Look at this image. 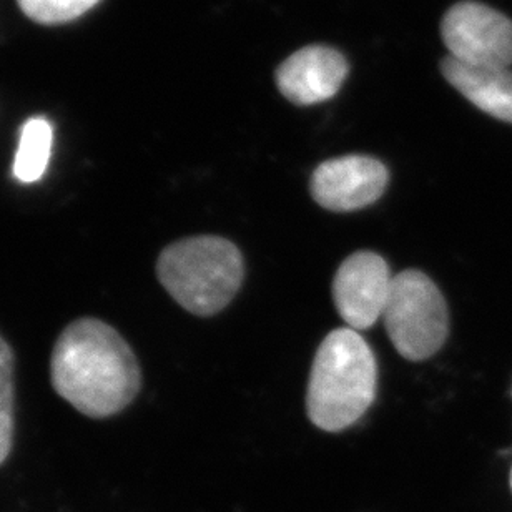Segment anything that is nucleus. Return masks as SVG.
<instances>
[{"label": "nucleus", "instance_id": "f8f14e48", "mask_svg": "<svg viewBox=\"0 0 512 512\" xmlns=\"http://www.w3.org/2000/svg\"><path fill=\"white\" fill-rule=\"evenodd\" d=\"M25 15L40 24H65L92 9L99 0H17Z\"/></svg>", "mask_w": 512, "mask_h": 512}, {"label": "nucleus", "instance_id": "f03ea898", "mask_svg": "<svg viewBox=\"0 0 512 512\" xmlns=\"http://www.w3.org/2000/svg\"><path fill=\"white\" fill-rule=\"evenodd\" d=\"M378 366L370 345L351 328L331 331L316 351L306 411L311 423L336 433L350 428L376 396Z\"/></svg>", "mask_w": 512, "mask_h": 512}, {"label": "nucleus", "instance_id": "39448f33", "mask_svg": "<svg viewBox=\"0 0 512 512\" xmlns=\"http://www.w3.org/2000/svg\"><path fill=\"white\" fill-rule=\"evenodd\" d=\"M441 37L449 57L476 67L512 64V20L476 0L454 4L441 20Z\"/></svg>", "mask_w": 512, "mask_h": 512}, {"label": "nucleus", "instance_id": "6e6552de", "mask_svg": "<svg viewBox=\"0 0 512 512\" xmlns=\"http://www.w3.org/2000/svg\"><path fill=\"white\" fill-rule=\"evenodd\" d=\"M350 72L345 55L326 45H308L276 70V85L291 104L308 107L333 99Z\"/></svg>", "mask_w": 512, "mask_h": 512}, {"label": "nucleus", "instance_id": "ddd939ff", "mask_svg": "<svg viewBox=\"0 0 512 512\" xmlns=\"http://www.w3.org/2000/svg\"><path fill=\"white\" fill-rule=\"evenodd\" d=\"M511 488H512V471H511Z\"/></svg>", "mask_w": 512, "mask_h": 512}, {"label": "nucleus", "instance_id": "423d86ee", "mask_svg": "<svg viewBox=\"0 0 512 512\" xmlns=\"http://www.w3.org/2000/svg\"><path fill=\"white\" fill-rule=\"evenodd\" d=\"M389 173L380 160L346 155L321 163L311 175V195L331 212H356L380 200Z\"/></svg>", "mask_w": 512, "mask_h": 512}, {"label": "nucleus", "instance_id": "9d476101", "mask_svg": "<svg viewBox=\"0 0 512 512\" xmlns=\"http://www.w3.org/2000/svg\"><path fill=\"white\" fill-rule=\"evenodd\" d=\"M52 140L54 133L47 120L37 117L25 122L14 160V175L17 180L34 183L44 177L52 153Z\"/></svg>", "mask_w": 512, "mask_h": 512}, {"label": "nucleus", "instance_id": "f257e3e1", "mask_svg": "<svg viewBox=\"0 0 512 512\" xmlns=\"http://www.w3.org/2000/svg\"><path fill=\"white\" fill-rule=\"evenodd\" d=\"M50 381L55 393L79 413L104 419L137 398L142 373L119 331L97 318H80L55 341Z\"/></svg>", "mask_w": 512, "mask_h": 512}, {"label": "nucleus", "instance_id": "0eeeda50", "mask_svg": "<svg viewBox=\"0 0 512 512\" xmlns=\"http://www.w3.org/2000/svg\"><path fill=\"white\" fill-rule=\"evenodd\" d=\"M394 276L380 255L358 252L336 271L333 298L336 310L351 330H368L383 318Z\"/></svg>", "mask_w": 512, "mask_h": 512}, {"label": "nucleus", "instance_id": "7ed1b4c3", "mask_svg": "<svg viewBox=\"0 0 512 512\" xmlns=\"http://www.w3.org/2000/svg\"><path fill=\"white\" fill-rule=\"evenodd\" d=\"M242 253L220 237H192L168 245L157 261V276L168 295L192 315L212 316L242 286Z\"/></svg>", "mask_w": 512, "mask_h": 512}, {"label": "nucleus", "instance_id": "1a4fd4ad", "mask_svg": "<svg viewBox=\"0 0 512 512\" xmlns=\"http://www.w3.org/2000/svg\"><path fill=\"white\" fill-rule=\"evenodd\" d=\"M441 72L459 94L484 114L512 124L511 70L461 64L448 55L441 62Z\"/></svg>", "mask_w": 512, "mask_h": 512}, {"label": "nucleus", "instance_id": "9b49d317", "mask_svg": "<svg viewBox=\"0 0 512 512\" xmlns=\"http://www.w3.org/2000/svg\"><path fill=\"white\" fill-rule=\"evenodd\" d=\"M15 386L14 353L0 335V464L9 458L14 446Z\"/></svg>", "mask_w": 512, "mask_h": 512}, {"label": "nucleus", "instance_id": "20e7f679", "mask_svg": "<svg viewBox=\"0 0 512 512\" xmlns=\"http://www.w3.org/2000/svg\"><path fill=\"white\" fill-rule=\"evenodd\" d=\"M383 320L394 348L409 361L428 360L448 338V305L423 271L394 276Z\"/></svg>", "mask_w": 512, "mask_h": 512}]
</instances>
